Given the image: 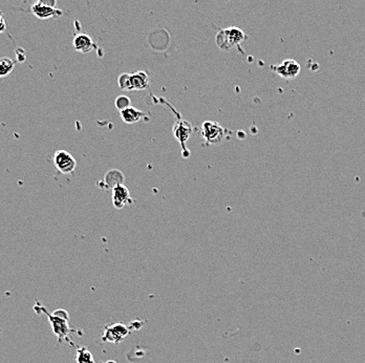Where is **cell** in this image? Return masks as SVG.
I'll return each instance as SVG.
<instances>
[{
    "mask_svg": "<svg viewBox=\"0 0 365 363\" xmlns=\"http://www.w3.org/2000/svg\"><path fill=\"white\" fill-rule=\"evenodd\" d=\"M245 39V34L239 28H228L216 35V44L223 51H229Z\"/></svg>",
    "mask_w": 365,
    "mask_h": 363,
    "instance_id": "6da1fadb",
    "label": "cell"
},
{
    "mask_svg": "<svg viewBox=\"0 0 365 363\" xmlns=\"http://www.w3.org/2000/svg\"><path fill=\"white\" fill-rule=\"evenodd\" d=\"M118 84L122 90H144L149 86V77L145 71L123 74L119 77Z\"/></svg>",
    "mask_w": 365,
    "mask_h": 363,
    "instance_id": "7a4b0ae2",
    "label": "cell"
},
{
    "mask_svg": "<svg viewBox=\"0 0 365 363\" xmlns=\"http://www.w3.org/2000/svg\"><path fill=\"white\" fill-rule=\"evenodd\" d=\"M227 130L213 121H205L202 124V135L209 145H218L225 141Z\"/></svg>",
    "mask_w": 365,
    "mask_h": 363,
    "instance_id": "3957f363",
    "label": "cell"
},
{
    "mask_svg": "<svg viewBox=\"0 0 365 363\" xmlns=\"http://www.w3.org/2000/svg\"><path fill=\"white\" fill-rule=\"evenodd\" d=\"M40 308L42 310V312L48 316L50 323H51L52 328H53V331L58 337V341L63 342L64 340H66L71 344V346H75V344L70 341V339L68 337L69 333L72 331L69 328V325H68V320L62 318V317H59L57 315L50 314L47 310H45L44 306H41Z\"/></svg>",
    "mask_w": 365,
    "mask_h": 363,
    "instance_id": "277c9868",
    "label": "cell"
},
{
    "mask_svg": "<svg viewBox=\"0 0 365 363\" xmlns=\"http://www.w3.org/2000/svg\"><path fill=\"white\" fill-rule=\"evenodd\" d=\"M54 165L63 175H70L76 170L77 161L66 150H58L54 153Z\"/></svg>",
    "mask_w": 365,
    "mask_h": 363,
    "instance_id": "5b68a950",
    "label": "cell"
},
{
    "mask_svg": "<svg viewBox=\"0 0 365 363\" xmlns=\"http://www.w3.org/2000/svg\"><path fill=\"white\" fill-rule=\"evenodd\" d=\"M271 68L282 79L291 80L296 78L300 74L299 63L293 59H286L278 65H273Z\"/></svg>",
    "mask_w": 365,
    "mask_h": 363,
    "instance_id": "8992f818",
    "label": "cell"
},
{
    "mask_svg": "<svg viewBox=\"0 0 365 363\" xmlns=\"http://www.w3.org/2000/svg\"><path fill=\"white\" fill-rule=\"evenodd\" d=\"M128 334L129 330L126 325H124L123 323H116L114 325L107 326L103 339H105L107 342L118 343L121 342Z\"/></svg>",
    "mask_w": 365,
    "mask_h": 363,
    "instance_id": "52a82bcc",
    "label": "cell"
},
{
    "mask_svg": "<svg viewBox=\"0 0 365 363\" xmlns=\"http://www.w3.org/2000/svg\"><path fill=\"white\" fill-rule=\"evenodd\" d=\"M131 202V196L129 190L123 184L117 185L113 188V204L117 209H123L126 205Z\"/></svg>",
    "mask_w": 365,
    "mask_h": 363,
    "instance_id": "ba28073f",
    "label": "cell"
},
{
    "mask_svg": "<svg viewBox=\"0 0 365 363\" xmlns=\"http://www.w3.org/2000/svg\"><path fill=\"white\" fill-rule=\"evenodd\" d=\"M31 12L39 19H50V18H58L62 16L63 12L57 7L48 6L41 4L39 2H36L32 5Z\"/></svg>",
    "mask_w": 365,
    "mask_h": 363,
    "instance_id": "9c48e42d",
    "label": "cell"
},
{
    "mask_svg": "<svg viewBox=\"0 0 365 363\" xmlns=\"http://www.w3.org/2000/svg\"><path fill=\"white\" fill-rule=\"evenodd\" d=\"M72 44H74L75 50L81 54H88L96 48L94 40L86 34H78L74 38Z\"/></svg>",
    "mask_w": 365,
    "mask_h": 363,
    "instance_id": "30bf717a",
    "label": "cell"
},
{
    "mask_svg": "<svg viewBox=\"0 0 365 363\" xmlns=\"http://www.w3.org/2000/svg\"><path fill=\"white\" fill-rule=\"evenodd\" d=\"M120 115H121V119L126 124H135V123L140 122L145 117V114L142 111L136 110V108L132 106L120 112Z\"/></svg>",
    "mask_w": 365,
    "mask_h": 363,
    "instance_id": "8fae6325",
    "label": "cell"
},
{
    "mask_svg": "<svg viewBox=\"0 0 365 363\" xmlns=\"http://www.w3.org/2000/svg\"><path fill=\"white\" fill-rule=\"evenodd\" d=\"M191 134V126L187 122L177 124L175 127V137L178 139L180 143L185 145V142L188 140Z\"/></svg>",
    "mask_w": 365,
    "mask_h": 363,
    "instance_id": "7c38bea8",
    "label": "cell"
},
{
    "mask_svg": "<svg viewBox=\"0 0 365 363\" xmlns=\"http://www.w3.org/2000/svg\"><path fill=\"white\" fill-rule=\"evenodd\" d=\"M15 67L14 61L10 58L4 57L0 59V78L10 75Z\"/></svg>",
    "mask_w": 365,
    "mask_h": 363,
    "instance_id": "4fadbf2b",
    "label": "cell"
},
{
    "mask_svg": "<svg viewBox=\"0 0 365 363\" xmlns=\"http://www.w3.org/2000/svg\"><path fill=\"white\" fill-rule=\"evenodd\" d=\"M76 361L77 363H95L94 357L93 355H91V353L84 347L79 348L77 350Z\"/></svg>",
    "mask_w": 365,
    "mask_h": 363,
    "instance_id": "5bb4252c",
    "label": "cell"
},
{
    "mask_svg": "<svg viewBox=\"0 0 365 363\" xmlns=\"http://www.w3.org/2000/svg\"><path fill=\"white\" fill-rule=\"evenodd\" d=\"M115 104H116V107L118 108V110L120 112H122V111L126 110V108H128V107L131 106V101H130V99L127 96H119L116 99Z\"/></svg>",
    "mask_w": 365,
    "mask_h": 363,
    "instance_id": "9a60e30c",
    "label": "cell"
},
{
    "mask_svg": "<svg viewBox=\"0 0 365 363\" xmlns=\"http://www.w3.org/2000/svg\"><path fill=\"white\" fill-rule=\"evenodd\" d=\"M53 314H54V315H57V316H59V317H62V318H64V319L69 320L68 313H67L65 310H62V308H58V310L55 311Z\"/></svg>",
    "mask_w": 365,
    "mask_h": 363,
    "instance_id": "2e32d148",
    "label": "cell"
},
{
    "mask_svg": "<svg viewBox=\"0 0 365 363\" xmlns=\"http://www.w3.org/2000/svg\"><path fill=\"white\" fill-rule=\"evenodd\" d=\"M37 2H39V3H41V4H44V5H48V6L56 7L57 0H38Z\"/></svg>",
    "mask_w": 365,
    "mask_h": 363,
    "instance_id": "e0dca14e",
    "label": "cell"
},
{
    "mask_svg": "<svg viewBox=\"0 0 365 363\" xmlns=\"http://www.w3.org/2000/svg\"><path fill=\"white\" fill-rule=\"evenodd\" d=\"M5 29H6V23H5V20H4L3 16H2L1 14H0V34L3 33V32L5 31Z\"/></svg>",
    "mask_w": 365,
    "mask_h": 363,
    "instance_id": "ac0fdd59",
    "label": "cell"
},
{
    "mask_svg": "<svg viewBox=\"0 0 365 363\" xmlns=\"http://www.w3.org/2000/svg\"><path fill=\"white\" fill-rule=\"evenodd\" d=\"M106 363H117L116 361H114V360H108Z\"/></svg>",
    "mask_w": 365,
    "mask_h": 363,
    "instance_id": "d6986e66",
    "label": "cell"
}]
</instances>
